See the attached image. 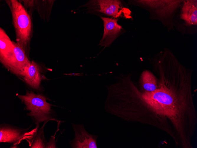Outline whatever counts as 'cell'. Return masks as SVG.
<instances>
[{
  "label": "cell",
  "instance_id": "obj_1",
  "mask_svg": "<svg viewBox=\"0 0 197 148\" xmlns=\"http://www.w3.org/2000/svg\"><path fill=\"white\" fill-rule=\"evenodd\" d=\"M161 86L152 92H142V95L156 114L166 117L172 122L175 121L181 116L183 110L172 90Z\"/></svg>",
  "mask_w": 197,
  "mask_h": 148
},
{
  "label": "cell",
  "instance_id": "obj_2",
  "mask_svg": "<svg viewBox=\"0 0 197 148\" xmlns=\"http://www.w3.org/2000/svg\"><path fill=\"white\" fill-rule=\"evenodd\" d=\"M5 1L12 14L16 43L29 58L33 32L32 16L19 0H6Z\"/></svg>",
  "mask_w": 197,
  "mask_h": 148
},
{
  "label": "cell",
  "instance_id": "obj_3",
  "mask_svg": "<svg viewBox=\"0 0 197 148\" xmlns=\"http://www.w3.org/2000/svg\"><path fill=\"white\" fill-rule=\"evenodd\" d=\"M16 95L25 105V110L30 111L27 115L37 125L50 120L57 121L54 118L52 105L47 102V97L44 95L27 90L25 95L17 94Z\"/></svg>",
  "mask_w": 197,
  "mask_h": 148
},
{
  "label": "cell",
  "instance_id": "obj_4",
  "mask_svg": "<svg viewBox=\"0 0 197 148\" xmlns=\"http://www.w3.org/2000/svg\"><path fill=\"white\" fill-rule=\"evenodd\" d=\"M84 8L87 13L96 15L100 17H109L117 19L131 18V12L125 7L122 1L119 0H90L81 5Z\"/></svg>",
  "mask_w": 197,
  "mask_h": 148
},
{
  "label": "cell",
  "instance_id": "obj_5",
  "mask_svg": "<svg viewBox=\"0 0 197 148\" xmlns=\"http://www.w3.org/2000/svg\"><path fill=\"white\" fill-rule=\"evenodd\" d=\"M13 42V50L4 57L0 58V61L9 71L23 77L32 62L16 43Z\"/></svg>",
  "mask_w": 197,
  "mask_h": 148
},
{
  "label": "cell",
  "instance_id": "obj_6",
  "mask_svg": "<svg viewBox=\"0 0 197 148\" xmlns=\"http://www.w3.org/2000/svg\"><path fill=\"white\" fill-rule=\"evenodd\" d=\"M104 26L103 36L100 41L99 45L104 46V48L109 47L114 41L121 35L124 33L125 30L118 22V19L101 17Z\"/></svg>",
  "mask_w": 197,
  "mask_h": 148
},
{
  "label": "cell",
  "instance_id": "obj_7",
  "mask_svg": "<svg viewBox=\"0 0 197 148\" xmlns=\"http://www.w3.org/2000/svg\"><path fill=\"white\" fill-rule=\"evenodd\" d=\"M37 127L27 132L25 130L7 125H1L0 128V142H6L16 146L23 140L31 139L36 132Z\"/></svg>",
  "mask_w": 197,
  "mask_h": 148
},
{
  "label": "cell",
  "instance_id": "obj_8",
  "mask_svg": "<svg viewBox=\"0 0 197 148\" xmlns=\"http://www.w3.org/2000/svg\"><path fill=\"white\" fill-rule=\"evenodd\" d=\"M75 134L73 139L69 142L72 148H97V136L85 130L83 124L72 123Z\"/></svg>",
  "mask_w": 197,
  "mask_h": 148
},
{
  "label": "cell",
  "instance_id": "obj_9",
  "mask_svg": "<svg viewBox=\"0 0 197 148\" xmlns=\"http://www.w3.org/2000/svg\"><path fill=\"white\" fill-rule=\"evenodd\" d=\"M23 77L24 81L29 86L37 90L40 89L41 81L43 78L41 73L42 68L38 63L34 61Z\"/></svg>",
  "mask_w": 197,
  "mask_h": 148
},
{
  "label": "cell",
  "instance_id": "obj_10",
  "mask_svg": "<svg viewBox=\"0 0 197 148\" xmlns=\"http://www.w3.org/2000/svg\"><path fill=\"white\" fill-rule=\"evenodd\" d=\"M181 9L180 18L188 25L197 23V1L186 0L184 1Z\"/></svg>",
  "mask_w": 197,
  "mask_h": 148
},
{
  "label": "cell",
  "instance_id": "obj_11",
  "mask_svg": "<svg viewBox=\"0 0 197 148\" xmlns=\"http://www.w3.org/2000/svg\"><path fill=\"white\" fill-rule=\"evenodd\" d=\"M55 0H35V5L41 19L45 22L49 21L52 7Z\"/></svg>",
  "mask_w": 197,
  "mask_h": 148
},
{
  "label": "cell",
  "instance_id": "obj_12",
  "mask_svg": "<svg viewBox=\"0 0 197 148\" xmlns=\"http://www.w3.org/2000/svg\"><path fill=\"white\" fill-rule=\"evenodd\" d=\"M140 83L142 92H151L157 88V82L155 76L148 70H145L141 74Z\"/></svg>",
  "mask_w": 197,
  "mask_h": 148
},
{
  "label": "cell",
  "instance_id": "obj_13",
  "mask_svg": "<svg viewBox=\"0 0 197 148\" xmlns=\"http://www.w3.org/2000/svg\"><path fill=\"white\" fill-rule=\"evenodd\" d=\"M14 46L13 41L5 30L0 28V58L4 57L12 51Z\"/></svg>",
  "mask_w": 197,
  "mask_h": 148
},
{
  "label": "cell",
  "instance_id": "obj_14",
  "mask_svg": "<svg viewBox=\"0 0 197 148\" xmlns=\"http://www.w3.org/2000/svg\"><path fill=\"white\" fill-rule=\"evenodd\" d=\"M29 13L32 16V13L35 9L34 0H19Z\"/></svg>",
  "mask_w": 197,
  "mask_h": 148
}]
</instances>
